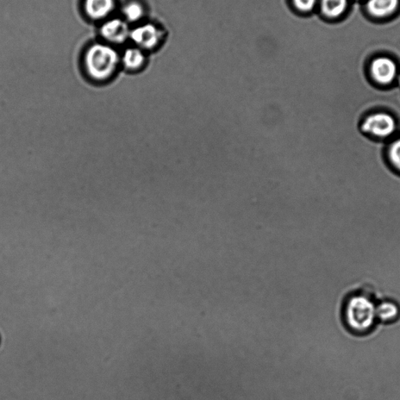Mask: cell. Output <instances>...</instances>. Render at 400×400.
<instances>
[{
    "label": "cell",
    "mask_w": 400,
    "mask_h": 400,
    "mask_svg": "<svg viewBox=\"0 0 400 400\" xmlns=\"http://www.w3.org/2000/svg\"><path fill=\"white\" fill-rule=\"evenodd\" d=\"M118 62L119 56L114 48L103 44H95L85 53V72L95 83H106L115 73Z\"/></svg>",
    "instance_id": "cell-1"
},
{
    "label": "cell",
    "mask_w": 400,
    "mask_h": 400,
    "mask_svg": "<svg viewBox=\"0 0 400 400\" xmlns=\"http://www.w3.org/2000/svg\"><path fill=\"white\" fill-rule=\"evenodd\" d=\"M344 317L350 330L358 334L367 333L377 321L376 304L365 295L353 296L346 303Z\"/></svg>",
    "instance_id": "cell-2"
},
{
    "label": "cell",
    "mask_w": 400,
    "mask_h": 400,
    "mask_svg": "<svg viewBox=\"0 0 400 400\" xmlns=\"http://www.w3.org/2000/svg\"><path fill=\"white\" fill-rule=\"evenodd\" d=\"M361 128L368 135L378 139H387L395 133L397 122L391 115L378 112L367 116L362 122Z\"/></svg>",
    "instance_id": "cell-3"
},
{
    "label": "cell",
    "mask_w": 400,
    "mask_h": 400,
    "mask_svg": "<svg viewBox=\"0 0 400 400\" xmlns=\"http://www.w3.org/2000/svg\"><path fill=\"white\" fill-rule=\"evenodd\" d=\"M370 69L372 78L381 85L392 83L397 75L396 62L385 56L374 59Z\"/></svg>",
    "instance_id": "cell-4"
},
{
    "label": "cell",
    "mask_w": 400,
    "mask_h": 400,
    "mask_svg": "<svg viewBox=\"0 0 400 400\" xmlns=\"http://www.w3.org/2000/svg\"><path fill=\"white\" fill-rule=\"evenodd\" d=\"M130 37L138 47L151 49L159 43L160 33L153 24H147L131 31Z\"/></svg>",
    "instance_id": "cell-5"
},
{
    "label": "cell",
    "mask_w": 400,
    "mask_h": 400,
    "mask_svg": "<svg viewBox=\"0 0 400 400\" xmlns=\"http://www.w3.org/2000/svg\"><path fill=\"white\" fill-rule=\"evenodd\" d=\"M100 33L106 40L120 44L127 40L131 31L126 22L117 18L104 23Z\"/></svg>",
    "instance_id": "cell-6"
},
{
    "label": "cell",
    "mask_w": 400,
    "mask_h": 400,
    "mask_svg": "<svg viewBox=\"0 0 400 400\" xmlns=\"http://www.w3.org/2000/svg\"><path fill=\"white\" fill-rule=\"evenodd\" d=\"M115 8V0H85V10L88 16L95 20L108 16Z\"/></svg>",
    "instance_id": "cell-7"
},
{
    "label": "cell",
    "mask_w": 400,
    "mask_h": 400,
    "mask_svg": "<svg viewBox=\"0 0 400 400\" xmlns=\"http://www.w3.org/2000/svg\"><path fill=\"white\" fill-rule=\"evenodd\" d=\"M399 0H368L367 8L375 17L392 15L398 9Z\"/></svg>",
    "instance_id": "cell-8"
},
{
    "label": "cell",
    "mask_w": 400,
    "mask_h": 400,
    "mask_svg": "<svg viewBox=\"0 0 400 400\" xmlns=\"http://www.w3.org/2000/svg\"><path fill=\"white\" fill-rule=\"evenodd\" d=\"M399 306L390 300L376 304L377 320L385 323L395 322L399 315Z\"/></svg>",
    "instance_id": "cell-9"
},
{
    "label": "cell",
    "mask_w": 400,
    "mask_h": 400,
    "mask_svg": "<svg viewBox=\"0 0 400 400\" xmlns=\"http://www.w3.org/2000/svg\"><path fill=\"white\" fill-rule=\"evenodd\" d=\"M122 61L124 66L130 71H136L143 65L145 61L142 50L139 48H129L125 50Z\"/></svg>",
    "instance_id": "cell-10"
},
{
    "label": "cell",
    "mask_w": 400,
    "mask_h": 400,
    "mask_svg": "<svg viewBox=\"0 0 400 400\" xmlns=\"http://www.w3.org/2000/svg\"><path fill=\"white\" fill-rule=\"evenodd\" d=\"M348 0H322L321 8L323 14L330 18L340 17L346 11Z\"/></svg>",
    "instance_id": "cell-11"
},
{
    "label": "cell",
    "mask_w": 400,
    "mask_h": 400,
    "mask_svg": "<svg viewBox=\"0 0 400 400\" xmlns=\"http://www.w3.org/2000/svg\"><path fill=\"white\" fill-rule=\"evenodd\" d=\"M143 8L140 3L131 2L124 6V15L131 22L139 21L143 16Z\"/></svg>",
    "instance_id": "cell-12"
},
{
    "label": "cell",
    "mask_w": 400,
    "mask_h": 400,
    "mask_svg": "<svg viewBox=\"0 0 400 400\" xmlns=\"http://www.w3.org/2000/svg\"><path fill=\"white\" fill-rule=\"evenodd\" d=\"M388 155L392 166L400 172V139L391 144Z\"/></svg>",
    "instance_id": "cell-13"
},
{
    "label": "cell",
    "mask_w": 400,
    "mask_h": 400,
    "mask_svg": "<svg viewBox=\"0 0 400 400\" xmlns=\"http://www.w3.org/2000/svg\"><path fill=\"white\" fill-rule=\"evenodd\" d=\"M317 0H293L296 8L302 12H309L314 9Z\"/></svg>",
    "instance_id": "cell-14"
},
{
    "label": "cell",
    "mask_w": 400,
    "mask_h": 400,
    "mask_svg": "<svg viewBox=\"0 0 400 400\" xmlns=\"http://www.w3.org/2000/svg\"><path fill=\"white\" fill-rule=\"evenodd\" d=\"M399 83H400V75H399Z\"/></svg>",
    "instance_id": "cell-15"
}]
</instances>
